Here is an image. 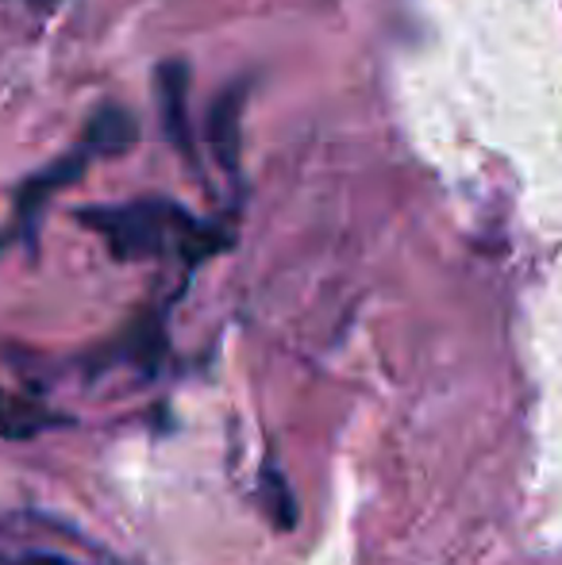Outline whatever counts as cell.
<instances>
[{
	"label": "cell",
	"mask_w": 562,
	"mask_h": 565,
	"mask_svg": "<svg viewBox=\"0 0 562 565\" xmlns=\"http://www.w3.org/2000/svg\"><path fill=\"white\" fill-rule=\"evenodd\" d=\"M85 227H93L108 243L113 258L139 262L162 254L170 243H178L189 258L216 250V238L193 224L189 212H181L170 201H131V204H97V209L77 212Z\"/></svg>",
	"instance_id": "6da1fadb"
},
{
	"label": "cell",
	"mask_w": 562,
	"mask_h": 565,
	"mask_svg": "<svg viewBox=\"0 0 562 565\" xmlns=\"http://www.w3.org/2000/svg\"><path fill=\"white\" fill-rule=\"evenodd\" d=\"M158 89V113H162L166 139L181 150L185 158H193V135H189V66L178 58L162 62L155 77Z\"/></svg>",
	"instance_id": "7a4b0ae2"
},
{
	"label": "cell",
	"mask_w": 562,
	"mask_h": 565,
	"mask_svg": "<svg viewBox=\"0 0 562 565\" xmlns=\"http://www.w3.org/2000/svg\"><path fill=\"white\" fill-rule=\"evenodd\" d=\"M136 142H139V124L120 105L97 108L89 116V124H85V154L116 158V154H128Z\"/></svg>",
	"instance_id": "3957f363"
},
{
	"label": "cell",
	"mask_w": 562,
	"mask_h": 565,
	"mask_svg": "<svg viewBox=\"0 0 562 565\" xmlns=\"http://www.w3.org/2000/svg\"><path fill=\"white\" fill-rule=\"evenodd\" d=\"M240 113H243V89L232 85L227 93H220V100L209 108V142L216 162L227 173L240 166Z\"/></svg>",
	"instance_id": "277c9868"
},
{
	"label": "cell",
	"mask_w": 562,
	"mask_h": 565,
	"mask_svg": "<svg viewBox=\"0 0 562 565\" xmlns=\"http://www.w3.org/2000/svg\"><path fill=\"white\" fill-rule=\"evenodd\" d=\"M46 427H54V416L43 408V404L0 388V439L23 443V439H35V435L46 431Z\"/></svg>",
	"instance_id": "5b68a950"
},
{
	"label": "cell",
	"mask_w": 562,
	"mask_h": 565,
	"mask_svg": "<svg viewBox=\"0 0 562 565\" xmlns=\"http://www.w3.org/2000/svg\"><path fill=\"white\" fill-rule=\"evenodd\" d=\"M85 162H89L85 154H66V158H59V162L46 166L43 173H35V178L23 181V193H20V212H23V216H35L39 204H43L54 189H62V185H70V181L82 178Z\"/></svg>",
	"instance_id": "8992f818"
},
{
	"label": "cell",
	"mask_w": 562,
	"mask_h": 565,
	"mask_svg": "<svg viewBox=\"0 0 562 565\" xmlns=\"http://www.w3.org/2000/svg\"><path fill=\"white\" fill-rule=\"evenodd\" d=\"M263 489L271 492V500H266V512H271V520H278V527L289 531L297 515H293V497H289V489H285V477H282V469L274 466V461H266V466H263Z\"/></svg>",
	"instance_id": "52a82bcc"
},
{
	"label": "cell",
	"mask_w": 562,
	"mask_h": 565,
	"mask_svg": "<svg viewBox=\"0 0 562 565\" xmlns=\"http://www.w3.org/2000/svg\"><path fill=\"white\" fill-rule=\"evenodd\" d=\"M0 565H74V562L59 558V554H39V551H31V554H20V558H0Z\"/></svg>",
	"instance_id": "ba28073f"
}]
</instances>
